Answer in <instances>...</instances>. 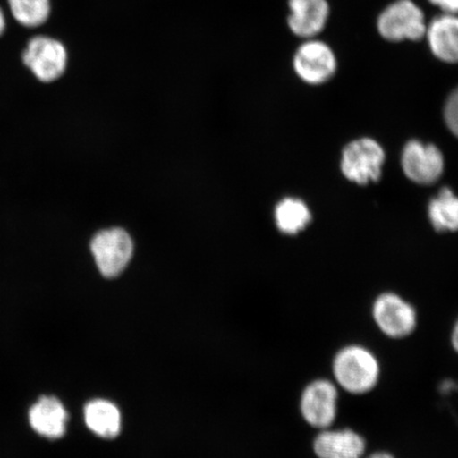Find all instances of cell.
<instances>
[{
  "instance_id": "cell-14",
  "label": "cell",
  "mask_w": 458,
  "mask_h": 458,
  "mask_svg": "<svg viewBox=\"0 0 458 458\" xmlns=\"http://www.w3.org/2000/svg\"><path fill=\"white\" fill-rule=\"evenodd\" d=\"M84 420L90 431L103 438L116 437L122 428V415L107 400L96 399L86 404Z\"/></svg>"
},
{
  "instance_id": "cell-1",
  "label": "cell",
  "mask_w": 458,
  "mask_h": 458,
  "mask_svg": "<svg viewBox=\"0 0 458 458\" xmlns=\"http://www.w3.org/2000/svg\"><path fill=\"white\" fill-rule=\"evenodd\" d=\"M331 379L341 392L365 396L375 391L382 377L379 357L369 346L349 343L337 349L331 360Z\"/></svg>"
},
{
  "instance_id": "cell-8",
  "label": "cell",
  "mask_w": 458,
  "mask_h": 458,
  "mask_svg": "<svg viewBox=\"0 0 458 458\" xmlns=\"http://www.w3.org/2000/svg\"><path fill=\"white\" fill-rule=\"evenodd\" d=\"M312 450L318 458H364L368 440L357 429L334 426L318 431Z\"/></svg>"
},
{
  "instance_id": "cell-20",
  "label": "cell",
  "mask_w": 458,
  "mask_h": 458,
  "mask_svg": "<svg viewBox=\"0 0 458 458\" xmlns=\"http://www.w3.org/2000/svg\"><path fill=\"white\" fill-rule=\"evenodd\" d=\"M450 344H451V348L454 349V352L458 356V315L454 322V325H452V327H451Z\"/></svg>"
},
{
  "instance_id": "cell-12",
  "label": "cell",
  "mask_w": 458,
  "mask_h": 458,
  "mask_svg": "<svg viewBox=\"0 0 458 458\" xmlns=\"http://www.w3.org/2000/svg\"><path fill=\"white\" fill-rule=\"evenodd\" d=\"M288 24L297 37L311 38L323 31L329 16L326 0H289Z\"/></svg>"
},
{
  "instance_id": "cell-4",
  "label": "cell",
  "mask_w": 458,
  "mask_h": 458,
  "mask_svg": "<svg viewBox=\"0 0 458 458\" xmlns=\"http://www.w3.org/2000/svg\"><path fill=\"white\" fill-rule=\"evenodd\" d=\"M90 250L103 276L114 278L129 266L134 253V243L124 229L108 228L91 240Z\"/></svg>"
},
{
  "instance_id": "cell-2",
  "label": "cell",
  "mask_w": 458,
  "mask_h": 458,
  "mask_svg": "<svg viewBox=\"0 0 458 458\" xmlns=\"http://www.w3.org/2000/svg\"><path fill=\"white\" fill-rule=\"evenodd\" d=\"M370 317L380 334L394 341L409 339L420 325V314L413 303L394 292L376 297Z\"/></svg>"
},
{
  "instance_id": "cell-19",
  "label": "cell",
  "mask_w": 458,
  "mask_h": 458,
  "mask_svg": "<svg viewBox=\"0 0 458 458\" xmlns=\"http://www.w3.org/2000/svg\"><path fill=\"white\" fill-rule=\"evenodd\" d=\"M428 2L437 5L445 14L458 15V0H428Z\"/></svg>"
},
{
  "instance_id": "cell-10",
  "label": "cell",
  "mask_w": 458,
  "mask_h": 458,
  "mask_svg": "<svg viewBox=\"0 0 458 458\" xmlns=\"http://www.w3.org/2000/svg\"><path fill=\"white\" fill-rule=\"evenodd\" d=\"M403 168L406 176L418 184H432L443 174V154L434 145L410 141L403 150Z\"/></svg>"
},
{
  "instance_id": "cell-6",
  "label": "cell",
  "mask_w": 458,
  "mask_h": 458,
  "mask_svg": "<svg viewBox=\"0 0 458 458\" xmlns=\"http://www.w3.org/2000/svg\"><path fill=\"white\" fill-rule=\"evenodd\" d=\"M383 163L385 152L379 143L363 139L349 143L344 148L342 171L348 180L366 185L380 179Z\"/></svg>"
},
{
  "instance_id": "cell-21",
  "label": "cell",
  "mask_w": 458,
  "mask_h": 458,
  "mask_svg": "<svg viewBox=\"0 0 458 458\" xmlns=\"http://www.w3.org/2000/svg\"><path fill=\"white\" fill-rule=\"evenodd\" d=\"M440 392L444 394H450L452 392L458 393V383L452 380L444 381L442 386H440Z\"/></svg>"
},
{
  "instance_id": "cell-18",
  "label": "cell",
  "mask_w": 458,
  "mask_h": 458,
  "mask_svg": "<svg viewBox=\"0 0 458 458\" xmlns=\"http://www.w3.org/2000/svg\"><path fill=\"white\" fill-rule=\"evenodd\" d=\"M445 117L452 133L458 137V89L452 93L448 101H446Z\"/></svg>"
},
{
  "instance_id": "cell-23",
  "label": "cell",
  "mask_w": 458,
  "mask_h": 458,
  "mask_svg": "<svg viewBox=\"0 0 458 458\" xmlns=\"http://www.w3.org/2000/svg\"><path fill=\"white\" fill-rule=\"evenodd\" d=\"M5 27V21L3 11L0 10V34H3Z\"/></svg>"
},
{
  "instance_id": "cell-13",
  "label": "cell",
  "mask_w": 458,
  "mask_h": 458,
  "mask_svg": "<svg viewBox=\"0 0 458 458\" xmlns=\"http://www.w3.org/2000/svg\"><path fill=\"white\" fill-rule=\"evenodd\" d=\"M429 48L439 60L458 63V15L444 14L427 26Z\"/></svg>"
},
{
  "instance_id": "cell-16",
  "label": "cell",
  "mask_w": 458,
  "mask_h": 458,
  "mask_svg": "<svg viewBox=\"0 0 458 458\" xmlns=\"http://www.w3.org/2000/svg\"><path fill=\"white\" fill-rule=\"evenodd\" d=\"M275 220L280 232L295 234L309 225L311 214L302 200L288 198L277 205Z\"/></svg>"
},
{
  "instance_id": "cell-9",
  "label": "cell",
  "mask_w": 458,
  "mask_h": 458,
  "mask_svg": "<svg viewBox=\"0 0 458 458\" xmlns=\"http://www.w3.org/2000/svg\"><path fill=\"white\" fill-rule=\"evenodd\" d=\"M294 70L303 81L309 84H322L334 76L336 59L327 44L308 41L297 49L294 56Z\"/></svg>"
},
{
  "instance_id": "cell-17",
  "label": "cell",
  "mask_w": 458,
  "mask_h": 458,
  "mask_svg": "<svg viewBox=\"0 0 458 458\" xmlns=\"http://www.w3.org/2000/svg\"><path fill=\"white\" fill-rule=\"evenodd\" d=\"M11 13L20 24L38 27L48 20L50 0H8Z\"/></svg>"
},
{
  "instance_id": "cell-5",
  "label": "cell",
  "mask_w": 458,
  "mask_h": 458,
  "mask_svg": "<svg viewBox=\"0 0 458 458\" xmlns=\"http://www.w3.org/2000/svg\"><path fill=\"white\" fill-rule=\"evenodd\" d=\"M377 30L387 41H420L426 36L425 14L411 0H397L380 14Z\"/></svg>"
},
{
  "instance_id": "cell-15",
  "label": "cell",
  "mask_w": 458,
  "mask_h": 458,
  "mask_svg": "<svg viewBox=\"0 0 458 458\" xmlns=\"http://www.w3.org/2000/svg\"><path fill=\"white\" fill-rule=\"evenodd\" d=\"M428 216L437 231H457L458 198L449 188L442 189L429 203Z\"/></svg>"
},
{
  "instance_id": "cell-7",
  "label": "cell",
  "mask_w": 458,
  "mask_h": 458,
  "mask_svg": "<svg viewBox=\"0 0 458 458\" xmlns=\"http://www.w3.org/2000/svg\"><path fill=\"white\" fill-rule=\"evenodd\" d=\"M22 60L42 82H53L66 70L67 51L56 39L38 37L29 42Z\"/></svg>"
},
{
  "instance_id": "cell-3",
  "label": "cell",
  "mask_w": 458,
  "mask_h": 458,
  "mask_svg": "<svg viewBox=\"0 0 458 458\" xmlns=\"http://www.w3.org/2000/svg\"><path fill=\"white\" fill-rule=\"evenodd\" d=\"M341 391L329 377H315L302 389L300 411L302 420L315 431L335 426Z\"/></svg>"
},
{
  "instance_id": "cell-11",
  "label": "cell",
  "mask_w": 458,
  "mask_h": 458,
  "mask_svg": "<svg viewBox=\"0 0 458 458\" xmlns=\"http://www.w3.org/2000/svg\"><path fill=\"white\" fill-rule=\"evenodd\" d=\"M29 423L41 437L59 439L66 433L68 413L61 401L54 396H42L28 414Z\"/></svg>"
},
{
  "instance_id": "cell-22",
  "label": "cell",
  "mask_w": 458,
  "mask_h": 458,
  "mask_svg": "<svg viewBox=\"0 0 458 458\" xmlns=\"http://www.w3.org/2000/svg\"><path fill=\"white\" fill-rule=\"evenodd\" d=\"M364 458H396L394 457L391 452L379 450L372 452L370 454H366Z\"/></svg>"
}]
</instances>
